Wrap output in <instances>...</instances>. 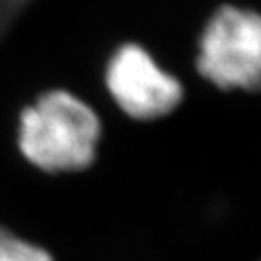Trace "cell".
Returning a JSON list of instances; mask_svg holds the SVG:
<instances>
[{"label":"cell","instance_id":"6da1fadb","mask_svg":"<svg viewBox=\"0 0 261 261\" xmlns=\"http://www.w3.org/2000/svg\"><path fill=\"white\" fill-rule=\"evenodd\" d=\"M102 125L96 113L67 91H49L20 114L18 147L25 160L49 172L89 167Z\"/></svg>","mask_w":261,"mask_h":261},{"label":"cell","instance_id":"7a4b0ae2","mask_svg":"<svg viewBox=\"0 0 261 261\" xmlns=\"http://www.w3.org/2000/svg\"><path fill=\"white\" fill-rule=\"evenodd\" d=\"M196 67L220 89L261 91V13L221 6L201 33Z\"/></svg>","mask_w":261,"mask_h":261},{"label":"cell","instance_id":"3957f363","mask_svg":"<svg viewBox=\"0 0 261 261\" xmlns=\"http://www.w3.org/2000/svg\"><path fill=\"white\" fill-rule=\"evenodd\" d=\"M106 84L120 109L136 120L162 118L184 98L181 84L158 67L138 44H123L114 51L106 69Z\"/></svg>","mask_w":261,"mask_h":261},{"label":"cell","instance_id":"277c9868","mask_svg":"<svg viewBox=\"0 0 261 261\" xmlns=\"http://www.w3.org/2000/svg\"><path fill=\"white\" fill-rule=\"evenodd\" d=\"M0 261H53L44 249L0 228Z\"/></svg>","mask_w":261,"mask_h":261},{"label":"cell","instance_id":"5b68a950","mask_svg":"<svg viewBox=\"0 0 261 261\" xmlns=\"http://www.w3.org/2000/svg\"><path fill=\"white\" fill-rule=\"evenodd\" d=\"M31 2L33 0H0V40L11 31Z\"/></svg>","mask_w":261,"mask_h":261}]
</instances>
